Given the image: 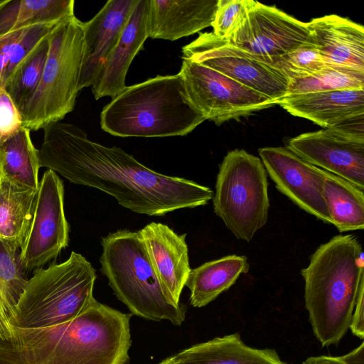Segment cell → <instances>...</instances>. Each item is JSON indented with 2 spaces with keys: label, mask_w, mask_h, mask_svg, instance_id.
<instances>
[{
  "label": "cell",
  "mask_w": 364,
  "mask_h": 364,
  "mask_svg": "<svg viewBox=\"0 0 364 364\" xmlns=\"http://www.w3.org/2000/svg\"><path fill=\"white\" fill-rule=\"evenodd\" d=\"M258 154L280 193L307 213L331 224L323 196L325 170L304 161L287 147H262Z\"/></svg>",
  "instance_id": "4fadbf2b"
},
{
  "label": "cell",
  "mask_w": 364,
  "mask_h": 364,
  "mask_svg": "<svg viewBox=\"0 0 364 364\" xmlns=\"http://www.w3.org/2000/svg\"><path fill=\"white\" fill-rule=\"evenodd\" d=\"M250 264L245 255H231L207 262L191 269L186 285L190 290V303L203 307L228 290L240 274L247 273Z\"/></svg>",
  "instance_id": "7402d4cb"
},
{
  "label": "cell",
  "mask_w": 364,
  "mask_h": 364,
  "mask_svg": "<svg viewBox=\"0 0 364 364\" xmlns=\"http://www.w3.org/2000/svg\"><path fill=\"white\" fill-rule=\"evenodd\" d=\"M349 328L360 339L364 338V287L360 289Z\"/></svg>",
  "instance_id": "e575fe53"
},
{
  "label": "cell",
  "mask_w": 364,
  "mask_h": 364,
  "mask_svg": "<svg viewBox=\"0 0 364 364\" xmlns=\"http://www.w3.org/2000/svg\"><path fill=\"white\" fill-rule=\"evenodd\" d=\"M286 147L304 161L364 191V141L326 128L292 137Z\"/></svg>",
  "instance_id": "5bb4252c"
},
{
  "label": "cell",
  "mask_w": 364,
  "mask_h": 364,
  "mask_svg": "<svg viewBox=\"0 0 364 364\" xmlns=\"http://www.w3.org/2000/svg\"><path fill=\"white\" fill-rule=\"evenodd\" d=\"M226 40L273 65L277 58L310 42L311 37L306 23L275 6L247 0L242 23Z\"/></svg>",
  "instance_id": "8fae6325"
},
{
  "label": "cell",
  "mask_w": 364,
  "mask_h": 364,
  "mask_svg": "<svg viewBox=\"0 0 364 364\" xmlns=\"http://www.w3.org/2000/svg\"><path fill=\"white\" fill-rule=\"evenodd\" d=\"M179 73L193 105L205 120L217 125L278 105L223 73L187 58H183Z\"/></svg>",
  "instance_id": "30bf717a"
},
{
  "label": "cell",
  "mask_w": 364,
  "mask_h": 364,
  "mask_svg": "<svg viewBox=\"0 0 364 364\" xmlns=\"http://www.w3.org/2000/svg\"><path fill=\"white\" fill-rule=\"evenodd\" d=\"M159 364H177V363L173 362L170 358H167L165 360H162Z\"/></svg>",
  "instance_id": "74e56055"
},
{
  "label": "cell",
  "mask_w": 364,
  "mask_h": 364,
  "mask_svg": "<svg viewBox=\"0 0 364 364\" xmlns=\"http://www.w3.org/2000/svg\"><path fill=\"white\" fill-rule=\"evenodd\" d=\"M301 274L314 336L323 347L338 344L349 329L364 287L362 244L352 234L336 235L316 249Z\"/></svg>",
  "instance_id": "3957f363"
},
{
  "label": "cell",
  "mask_w": 364,
  "mask_h": 364,
  "mask_svg": "<svg viewBox=\"0 0 364 364\" xmlns=\"http://www.w3.org/2000/svg\"><path fill=\"white\" fill-rule=\"evenodd\" d=\"M82 21L75 16L59 23L49 36V51L39 85L20 110L23 127L43 129L74 109L84 54Z\"/></svg>",
  "instance_id": "52a82bcc"
},
{
  "label": "cell",
  "mask_w": 364,
  "mask_h": 364,
  "mask_svg": "<svg viewBox=\"0 0 364 364\" xmlns=\"http://www.w3.org/2000/svg\"><path fill=\"white\" fill-rule=\"evenodd\" d=\"M49 36L31 50L3 85L19 111L32 97L39 85L48 55Z\"/></svg>",
  "instance_id": "83f0119b"
},
{
  "label": "cell",
  "mask_w": 364,
  "mask_h": 364,
  "mask_svg": "<svg viewBox=\"0 0 364 364\" xmlns=\"http://www.w3.org/2000/svg\"><path fill=\"white\" fill-rule=\"evenodd\" d=\"M290 80L314 75L328 65L324 62L312 38L273 63Z\"/></svg>",
  "instance_id": "f546056e"
},
{
  "label": "cell",
  "mask_w": 364,
  "mask_h": 364,
  "mask_svg": "<svg viewBox=\"0 0 364 364\" xmlns=\"http://www.w3.org/2000/svg\"><path fill=\"white\" fill-rule=\"evenodd\" d=\"M213 209L238 240L250 242L267 222V173L259 159L244 149L225 155L219 165Z\"/></svg>",
  "instance_id": "ba28073f"
},
{
  "label": "cell",
  "mask_w": 364,
  "mask_h": 364,
  "mask_svg": "<svg viewBox=\"0 0 364 364\" xmlns=\"http://www.w3.org/2000/svg\"><path fill=\"white\" fill-rule=\"evenodd\" d=\"M31 26L11 32L0 38V84L3 85L8 68L23 38Z\"/></svg>",
  "instance_id": "d6a6232c"
},
{
  "label": "cell",
  "mask_w": 364,
  "mask_h": 364,
  "mask_svg": "<svg viewBox=\"0 0 364 364\" xmlns=\"http://www.w3.org/2000/svg\"><path fill=\"white\" fill-rule=\"evenodd\" d=\"M2 173H1V168H0V181L2 180Z\"/></svg>",
  "instance_id": "f35d334b"
},
{
  "label": "cell",
  "mask_w": 364,
  "mask_h": 364,
  "mask_svg": "<svg viewBox=\"0 0 364 364\" xmlns=\"http://www.w3.org/2000/svg\"><path fill=\"white\" fill-rule=\"evenodd\" d=\"M168 300L180 306V297L191 269L186 234L178 235L167 225L151 222L138 231Z\"/></svg>",
  "instance_id": "9a60e30c"
},
{
  "label": "cell",
  "mask_w": 364,
  "mask_h": 364,
  "mask_svg": "<svg viewBox=\"0 0 364 364\" xmlns=\"http://www.w3.org/2000/svg\"><path fill=\"white\" fill-rule=\"evenodd\" d=\"M303 364H345L338 357L327 355L309 357Z\"/></svg>",
  "instance_id": "8d00e7d4"
},
{
  "label": "cell",
  "mask_w": 364,
  "mask_h": 364,
  "mask_svg": "<svg viewBox=\"0 0 364 364\" xmlns=\"http://www.w3.org/2000/svg\"><path fill=\"white\" fill-rule=\"evenodd\" d=\"M364 88V71L327 65L318 73L289 81L287 95L344 89Z\"/></svg>",
  "instance_id": "f1b7e54d"
},
{
  "label": "cell",
  "mask_w": 364,
  "mask_h": 364,
  "mask_svg": "<svg viewBox=\"0 0 364 364\" xmlns=\"http://www.w3.org/2000/svg\"><path fill=\"white\" fill-rule=\"evenodd\" d=\"M68 241L63 184L55 172L47 169L39 182L31 224L20 249L24 270L42 268L58 257Z\"/></svg>",
  "instance_id": "7c38bea8"
},
{
  "label": "cell",
  "mask_w": 364,
  "mask_h": 364,
  "mask_svg": "<svg viewBox=\"0 0 364 364\" xmlns=\"http://www.w3.org/2000/svg\"><path fill=\"white\" fill-rule=\"evenodd\" d=\"M205 120L179 73L126 86L100 114L101 128L120 137L184 136Z\"/></svg>",
  "instance_id": "277c9868"
},
{
  "label": "cell",
  "mask_w": 364,
  "mask_h": 364,
  "mask_svg": "<svg viewBox=\"0 0 364 364\" xmlns=\"http://www.w3.org/2000/svg\"><path fill=\"white\" fill-rule=\"evenodd\" d=\"M279 105L291 115L326 129L364 113V88L287 95Z\"/></svg>",
  "instance_id": "ffe728a7"
},
{
  "label": "cell",
  "mask_w": 364,
  "mask_h": 364,
  "mask_svg": "<svg viewBox=\"0 0 364 364\" xmlns=\"http://www.w3.org/2000/svg\"><path fill=\"white\" fill-rule=\"evenodd\" d=\"M182 53V58L213 68L278 105L287 94L289 80L278 68L213 32L199 33Z\"/></svg>",
  "instance_id": "9c48e42d"
},
{
  "label": "cell",
  "mask_w": 364,
  "mask_h": 364,
  "mask_svg": "<svg viewBox=\"0 0 364 364\" xmlns=\"http://www.w3.org/2000/svg\"><path fill=\"white\" fill-rule=\"evenodd\" d=\"M23 123L20 111L0 84V144L6 141L21 128Z\"/></svg>",
  "instance_id": "1f68e13d"
},
{
  "label": "cell",
  "mask_w": 364,
  "mask_h": 364,
  "mask_svg": "<svg viewBox=\"0 0 364 364\" xmlns=\"http://www.w3.org/2000/svg\"><path fill=\"white\" fill-rule=\"evenodd\" d=\"M338 358L345 364H364V343L362 342L356 348Z\"/></svg>",
  "instance_id": "d590c367"
},
{
  "label": "cell",
  "mask_w": 364,
  "mask_h": 364,
  "mask_svg": "<svg viewBox=\"0 0 364 364\" xmlns=\"http://www.w3.org/2000/svg\"><path fill=\"white\" fill-rule=\"evenodd\" d=\"M136 0H109L90 21L83 22L84 54L78 88L92 86L117 43Z\"/></svg>",
  "instance_id": "2e32d148"
},
{
  "label": "cell",
  "mask_w": 364,
  "mask_h": 364,
  "mask_svg": "<svg viewBox=\"0 0 364 364\" xmlns=\"http://www.w3.org/2000/svg\"><path fill=\"white\" fill-rule=\"evenodd\" d=\"M328 129L343 136L364 141V113L348 117Z\"/></svg>",
  "instance_id": "836d02e7"
},
{
  "label": "cell",
  "mask_w": 364,
  "mask_h": 364,
  "mask_svg": "<svg viewBox=\"0 0 364 364\" xmlns=\"http://www.w3.org/2000/svg\"><path fill=\"white\" fill-rule=\"evenodd\" d=\"M19 255V249L0 240V340L12 336L11 320L28 279Z\"/></svg>",
  "instance_id": "4316f807"
},
{
  "label": "cell",
  "mask_w": 364,
  "mask_h": 364,
  "mask_svg": "<svg viewBox=\"0 0 364 364\" xmlns=\"http://www.w3.org/2000/svg\"><path fill=\"white\" fill-rule=\"evenodd\" d=\"M247 11V0H218L213 33L228 39L242 23Z\"/></svg>",
  "instance_id": "4dcf8cb0"
},
{
  "label": "cell",
  "mask_w": 364,
  "mask_h": 364,
  "mask_svg": "<svg viewBox=\"0 0 364 364\" xmlns=\"http://www.w3.org/2000/svg\"><path fill=\"white\" fill-rule=\"evenodd\" d=\"M218 0H149V38L176 41L210 27Z\"/></svg>",
  "instance_id": "d6986e66"
},
{
  "label": "cell",
  "mask_w": 364,
  "mask_h": 364,
  "mask_svg": "<svg viewBox=\"0 0 364 364\" xmlns=\"http://www.w3.org/2000/svg\"><path fill=\"white\" fill-rule=\"evenodd\" d=\"M149 0H136L120 37L103 63L92 92L96 100L114 98L125 87L129 68L149 38Z\"/></svg>",
  "instance_id": "e0dca14e"
},
{
  "label": "cell",
  "mask_w": 364,
  "mask_h": 364,
  "mask_svg": "<svg viewBox=\"0 0 364 364\" xmlns=\"http://www.w3.org/2000/svg\"><path fill=\"white\" fill-rule=\"evenodd\" d=\"M0 183H1V181H0Z\"/></svg>",
  "instance_id": "ab89813d"
},
{
  "label": "cell",
  "mask_w": 364,
  "mask_h": 364,
  "mask_svg": "<svg viewBox=\"0 0 364 364\" xmlns=\"http://www.w3.org/2000/svg\"><path fill=\"white\" fill-rule=\"evenodd\" d=\"M101 271L117 298L132 315L181 326L186 308L164 294L138 232L119 230L102 238Z\"/></svg>",
  "instance_id": "5b68a950"
},
{
  "label": "cell",
  "mask_w": 364,
  "mask_h": 364,
  "mask_svg": "<svg viewBox=\"0 0 364 364\" xmlns=\"http://www.w3.org/2000/svg\"><path fill=\"white\" fill-rule=\"evenodd\" d=\"M38 189L2 179L0 183V240L18 249L28 232Z\"/></svg>",
  "instance_id": "603a6c76"
},
{
  "label": "cell",
  "mask_w": 364,
  "mask_h": 364,
  "mask_svg": "<svg viewBox=\"0 0 364 364\" xmlns=\"http://www.w3.org/2000/svg\"><path fill=\"white\" fill-rule=\"evenodd\" d=\"M40 167L69 181L97 188L122 207L149 216L203 206L213 198L210 188L154 171L122 149L90 140L78 127L53 122L43 128Z\"/></svg>",
  "instance_id": "6da1fadb"
},
{
  "label": "cell",
  "mask_w": 364,
  "mask_h": 364,
  "mask_svg": "<svg viewBox=\"0 0 364 364\" xmlns=\"http://www.w3.org/2000/svg\"><path fill=\"white\" fill-rule=\"evenodd\" d=\"M73 0H0V38L26 26L57 23L74 15Z\"/></svg>",
  "instance_id": "cb8c5ba5"
},
{
  "label": "cell",
  "mask_w": 364,
  "mask_h": 364,
  "mask_svg": "<svg viewBox=\"0 0 364 364\" xmlns=\"http://www.w3.org/2000/svg\"><path fill=\"white\" fill-rule=\"evenodd\" d=\"M96 277L91 263L73 251L63 262L36 270L17 302L12 326L44 327L78 316L95 299Z\"/></svg>",
  "instance_id": "8992f818"
},
{
  "label": "cell",
  "mask_w": 364,
  "mask_h": 364,
  "mask_svg": "<svg viewBox=\"0 0 364 364\" xmlns=\"http://www.w3.org/2000/svg\"><path fill=\"white\" fill-rule=\"evenodd\" d=\"M0 168L2 179L38 188V150L32 143L29 129L23 127L0 144Z\"/></svg>",
  "instance_id": "484cf974"
},
{
  "label": "cell",
  "mask_w": 364,
  "mask_h": 364,
  "mask_svg": "<svg viewBox=\"0 0 364 364\" xmlns=\"http://www.w3.org/2000/svg\"><path fill=\"white\" fill-rule=\"evenodd\" d=\"M95 299L67 321L39 328L13 326L0 340V364H125L130 318Z\"/></svg>",
  "instance_id": "7a4b0ae2"
},
{
  "label": "cell",
  "mask_w": 364,
  "mask_h": 364,
  "mask_svg": "<svg viewBox=\"0 0 364 364\" xmlns=\"http://www.w3.org/2000/svg\"><path fill=\"white\" fill-rule=\"evenodd\" d=\"M312 41L328 65L364 71V28L336 14L306 23Z\"/></svg>",
  "instance_id": "ac0fdd59"
},
{
  "label": "cell",
  "mask_w": 364,
  "mask_h": 364,
  "mask_svg": "<svg viewBox=\"0 0 364 364\" xmlns=\"http://www.w3.org/2000/svg\"><path fill=\"white\" fill-rule=\"evenodd\" d=\"M323 196L331 224L340 232L364 229L363 190L326 171Z\"/></svg>",
  "instance_id": "d4e9b609"
},
{
  "label": "cell",
  "mask_w": 364,
  "mask_h": 364,
  "mask_svg": "<svg viewBox=\"0 0 364 364\" xmlns=\"http://www.w3.org/2000/svg\"><path fill=\"white\" fill-rule=\"evenodd\" d=\"M169 358L177 364H288L274 349L247 346L238 333L196 344Z\"/></svg>",
  "instance_id": "44dd1931"
}]
</instances>
